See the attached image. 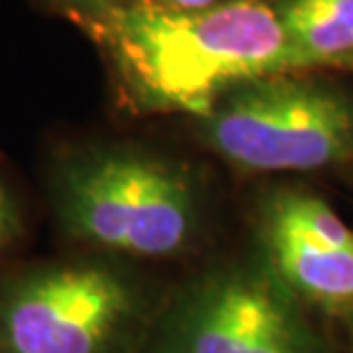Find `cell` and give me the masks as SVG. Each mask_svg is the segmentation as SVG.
I'll use <instances>...</instances> for the list:
<instances>
[{
	"mask_svg": "<svg viewBox=\"0 0 353 353\" xmlns=\"http://www.w3.org/2000/svg\"><path fill=\"white\" fill-rule=\"evenodd\" d=\"M85 34L133 115L200 119L232 88L294 72L271 0H225L202 12L126 0Z\"/></svg>",
	"mask_w": 353,
	"mask_h": 353,
	"instance_id": "obj_1",
	"label": "cell"
},
{
	"mask_svg": "<svg viewBox=\"0 0 353 353\" xmlns=\"http://www.w3.org/2000/svg\"><path fill=\"white\" fill-rule=\"evenodd\" d=\"M48 186L62 232L117 255H179L202 221L195 168L138 143L72 147L55 159Z\"/></svg>",
	"mask_w": 353,
	"mask_h": 353,
	"instance_id": "obj_2",
	"label": "cell"
},
{
	"mask_svg": "<svg viewBox=\"0 0 353 353\" xmlns=\"http://www.w3.org/2000/svg\"><path fill=\"white\" fill-rule=\"evenodd\" d=\"M190 126L214 157L243 174L353 168V88L326 72L241 83Z\"/></svg>",
	"mask_w": 353,
	"mask_h": 353,
	"instance_id": "obj_3",
	"label": "cell"
},
{
	"mask_svg": "<svg viewBox=\"0 0 353 353\" xmlns=\"http://www.w3.org/2000/svg\"><path fill=\"white\" fill-rule=\"evenodd\" d=\"M140 316L138 289L117 268L32 266L0 287V353H126Z\"/></svg>",
	"mask_w": 353,
	"mask_h": 353,
	"instance_id": "obj_4",
	"label": "cell"
},
{
	"mask_svg": "<svg viewBox=\"0 0 353 353\" xmlns=\"http://www.w3.org/2000/svg\"><path fill=\"white\" fill-rule=\"evenodd\" d=\"M147 353H330L299 299L262 268H221L179 292Z\"/></svg>",
	"mask_w": 353,
	"mask_h": 353,
	"instance_id": "obj_5",
	"label": "cell"
},
{
	"mask_svg": "<svg viewBox=\"0 0 353 353\" xmlns=\"http://www.w3.org/2000/svg\"><path fill=\"white\" fill-rule=\"evenodd\" d=\"M271 273L323 312L353 310V230L321 195L278 186L259 200Z\"/></svg>",
	"mask_w": 353,
	"mask_h": 353,
	"instance_id": "obj_6",
	"label": "cell"
},
{
	"mask_svg": "<svg viewBox=\"0 0 353 353\" xmlns=\"http://www.w3.org/2000/svg\"><path fill=\"white\" fill-rule=\"evenodd\" d=\"M294 72L353 74V0H271Z\"/></svg>",
	"mask_w": 353,
	"mask_h": 353,
	"instance_id": "obj_7",
	"label": "cell"
},
{
	"mask_svg": "<svg viewBox=\"0 0 353 353\" xmlns=\"http://www.w3.org/2000/svg\"><path fill=\"white\" fill-rule=\"evenodd\" d=\"M46 3L55 12H60L62 17L74 21L76 26H81L83 32H88L90 28L101 23L110 12H115L126 0H46Z\"/></svg>",
	"mask_w": 353,
	"mask_h": 353,
	"instance_id": "obj_8",
	"label": "cell"
},
{
	"mask_svg": "<svg viewBox=\"0 0 353 353\" xmlns=\"http://www.w3.org/2000/svg\"><path fill=\"white\" fill-rule=\"evenodd\" d=\"M21 209L10 186L0 176V250H5L7 245H12L14 239L21 232Z\"/></svg>",
	"mask_w": 353,
	"mask_h": 353,
	"instance_id": "obj_9",
	"label": "cell"
},
{
	"mask_svg": "<svg viewBox=\"0 0 353 353\" xmlns=\"http://www.w3.org/2000/svg\"><path fill=\"white\" fill-rule=\"evenodd\" d=\"M150 3L165 7V10H172V12H202V10H211V7L225 3V0H150Z\"/></svg>",
	"mask_w": 353,
	"mask_h": 353,
	"instance_id": "obj_10",
	"label": "cell"
},
{
	"mask_svg": "<svg viewBox=\"0 0 353 353\" xmlns=\"http://www.w3.org/2000/svg\"><path fill=\"white\" fill-rule=\"evenodd\" d=\"M351 314H353V310H351Z\"/></svg>",
	"mask_w": 353,
	"mask_h": 353,
	"instance_id": "obj_11",
	"label": "cell"
}]
</instances>
